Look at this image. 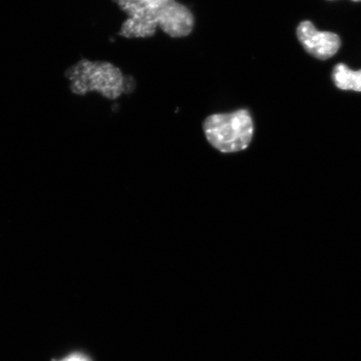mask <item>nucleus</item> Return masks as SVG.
<instances>
[{
    "mask_svg": "<svg viewBox=\"0 0 361 361\" xmlns=\"http://www.w3.org/2000/svg\"><path fill=\"white\" fill-rule=\"evenodd\" d=\"M128 19L121 25V36L128 39L150 38L158 27L173 38H183L194 28L192 12L176 0H112Z\"/></svg>",
    "mask_w": 361,
    "mask_h": 361,
    "instance_id": "f257e3e1",
    "label": "nucleus"
},
{
    "mask_svg": "<svg viewBox=\"0 0 361 361\" xmlns=\"http://www.w3.org/2000/svg\"><path fill=\"white\" fill-rule=\"evenodd\" d=\"M332 78L338 88L361 92V70L354 71L344 64H338L334 68Z\"/></svg>",
    "mask_w": 361,
    "mask_h": 361,
    "instance_id": "39448f33",
    "label": "nucleus"
},
{
    "mask_svg": "<svg viewBox=\"0 0 361 361\" xmlns=\"http://www.w3.org/2000/svg\"><path fill=\"white\" fill-rule=\"evenodd\" d=\"M71 92L76 94L97 92L110 100H116L123 93L134 90L118 67L107 61L82 60L66 71Z\"/></svg>",
    "mask_w": 361,
    "mask_h": 361,
    "instance_id": "f03ea898",
    "label": "nucleus"
},
{
    "mask_svg": "<svg viewBox=\"0 0 361 361\" xmlns=\"http://www.w3.org/2000/svg\"><path fill=\"white\" fill-rule=\"evenodd\" d=\"M353 1H355V2H360L361 0H353Z\"/></svg>",
    "mask_w": 361,
    "mask_h": 361,
    "instance_id": "0eeeda50",
    "label": "nucleus"
},
{
    "mask_svg": "<svg viewBox=\"0 0 361 361\" xmlns=\"http://www.w3.org/2000/svg\"><path fill=\"white\" fill-rule=\"evenodd\" d=\"M202 129L207 142L223 153L245 150L255 133L254 121L245 109L209 116L203 121Z\"/></svg>",
    "mask_w": 361,
    "mask_h": 361,
    "instance_id": "7ed1b4c3",
    "label": "nucleus"
},
{
    "mask_svg": "<svg viewBox=\"0 0 361 361\" xmlns=\"http://www.w3.org/2000/svg\"><path fill=\"white\" fill-rule=\"evenodd\" d=\"M60 361H92V360H90L88 356L82 353H72L67 355L66 357L61 360Z\"/></svg>",
    "mask_w": 361,
    "mask_h": 361,
    "instance_id": "423d86ee",
    "label": "nucleus"
},
{
    "mask_svg": "<svg viewBox=\"0 0 361 361\" xmlns=\"http://www.w3.org/2000/svg\"><path fill=\"white\" fill-rule=\"evenodd\" d=\"M297 36L305 51L322 61L335 56L341 44L338 35L320 32L309 20L301 22L298 26Z\"/></svg>",
    "mask_w": 361,
    "mask_h": 361,
    "instance_id": "20e7f679",
    "label": "nucleus"
}]
</instances>
